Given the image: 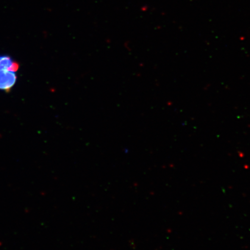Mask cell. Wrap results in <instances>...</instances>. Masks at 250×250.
<instances>
[{
    "mask_svg": "<svg viewBox=\"0 0 250 250\" xmlns=\"http://www.w3.org/2000/svg\"><path fill=\"white\" fill-rule=\"evenodd\" d=\"M17 78L15 72L0 70V90L10 92L17 83Z\"/></svg>",
    "mask_w": 250,
    "mask_h": 250,
    "instance_id": "6da1fadb",
    "label": "cell"
},
{
    "mask_svg": "<svg viewBox=\"0 0 250 250\" xmlns=\"http://www.w3.org/2000/svg\"><path fill=\"white\" fill-rule=\"evenodd\" d=\"M20 68V64L10 56L0 54V70L16 72Z\"/></svg>",
    "mask_w": 250,
    "mask_h": 250,
    "instance_id": "7a4b0ae2",
    "label": "cell"
}]
</instances>
